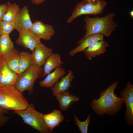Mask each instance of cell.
<instances>
[{
    "label": "cell",
    "mask_w": 133,
    "mask_h": 133,
    "mask_svg": "<svg viewBox=\"0 0 133 133\" xmlns=\"http://www.w3.org/2000/svg\"><path fill=\"white\" fill-rule=\"evenodd\" d=\"M118 84V81L114 82L100 92L98 99L92 100L91 105L96 114L101 116L104 114L114 115L122 108L124 100L115 93V89Z\"/></svg>",
    "instance_id": "obj_1"
},
{
    "label": "cell",
    "mask_w": 133,
    "mask_h": 133,
    "mask_svg": "<svg viewBox=\"0 0 133 133\" xmlns=\"http://www.w3.org/2000/svg\"><path fill=\"white\" fill-rule=\"evenodd\" d=\"M115 15V13H111L102 17H85L84 19L85 23L84 27L86 31V33L83 37L78 42V44H79L87 37L92 35L100 34L104 36H110L112 32L118 26L113 20Z\"/></svg>",
    "instance_id": "obj_2"
},
{
    "label": "cell",
    "mask_w": 133,
    "mask_h": 133,
    "mask_svg": "<svg viewBox=\"0 0 133 133\" xmlns=\"http://www.w3.org/2000/svg\"><path fill=\"white\" fill-rule=\"evenodd\" d=\"M29 104L23 93L15 85L0 87V106L13 111L23 109Z\"/></svg>",
    "instance_id": "obj_3"
},
{
    "label": "cell",
    "mask_w": 133,
    "mask_h": 133,
    "mask_svg": "<svg viewBox=\"0 0 133 133\" xmlns=\"http://www.w3.org/2000/svg\"><path fill=\"white\" fill-rule=\"evenodd\" d=\"M13 113L19 116L25 123L40 133H50L44 121L43 114L35 109L33 103H29L25 109L13 111Z\"/></svg>",
    "instance_id": "obj_4"
},
{
    "label": "cell",
    "mask_w": 133,
    "mask_h": 133,
    "mask_svg": "<svg viewBox=\"0 0 133 133\" xmlns=\"http://www.w3.org/2000/svg\"><path fill=\"white\" fill-rule=\"evenodd\" d=\"M107 3L102 0H83L78 3L67 20L69 24L79 16L83 15H96L103 12Z\"/></svg>",
    "instance_id": "obj_5"
},
{
    "label": "cell",
    "mask_w": 133,
    "mask_h": 133,
    "mask_svg": "<svg viewBox=\"0 0 133 133\" xmlns=\"http://www.w3.org/2000/svg\"><path fill=\"white\" fill-rule=\"evenodd\" d=\"M43 67L32 65L18 76L14 85L22 93L28 91L29 95H31L34 82L37 79L43 78Z\"/></svg>",
    "instance_id": "obj_6"
},
{
    "label": "cell",
    "mask_w": 133,
    "mask_h": 133,
    "mask_svg": "<svg viewBox=\"0 0 133 133\" xmlns=\"http://www.w3.org/2000/svg\"><path fill=\"white\" fill-rule=\"evenodd\" d=\"M119 94L126 105L125 119L128 124L133 125V86L130 81L125 88L121 90Z\"/></svg>",
    "instance_id": "obj_7"
},
{
    "label": "cell",
    "mask_w": 133,
    "mask_h": 133,
    "mask_svg": "<svg viewBox=\"0 0 133 133\" xmlns=\"http://www.w3.org/2000/svg\"><path fill=\"white\" fill-rule=\"evenodd\" d=\"M18 75L8 67L4 56L0 57V87L14 85Z\"/></svg>",
    "instance_id": "obj_8"
},
{
    "label": "cell",
    "mask_w": 133,
    "mask_h": 133,
    "mask_svg": "<svg viewBox=\"0 0 133 133\" xmlns=\"http://www.w3.org/2000/svg\"><path fill=\"white\" fill-rule=\"evenodd\" d=\"M19 36L16 43L33 52L36 47L41 42L40 39L34 35L31 30L18 32Z\"/></svg>",
    "instance_id": "obj_9"
},
{
    "label": "cell",
    "mask_w": 133,
    "mask_h": 133,
    "mask_svg": "<svg viewBox=\"0 0 133 133\" xmlns=\"http://www.w3.org/2000/svg\"><path fill=\"white\" fill-rule=\"evenodd\" d=\"M14 22L15 29L18 32L31 30L33 23L27 6H25L19 9Z\"/></svg>",
    "instance_id": "obj_10"
},
{
    "label": "cell",
    "mask_w": 133,
    "mask_h": 133,
    "mask_svg": "<svg viewBox=\"0 0 133 133\" xmlns=\"http://www.w3.org/2000/svg\"><path fill=\"white\" fill-rule=\"evenodd\" d=\"M31 30L40 39L45 40H50L55 33L52 26L45 24L39 20H36L33 23Z\"/></svg>",
    "instance_id": "obj_11"
},
{
    "label": "cell",
    "mask_w": 133,
    "mask_h": 133,
    "mask_svg": "<svg viewBox=\"0 0 133 133\" xmlns=\"http://www.w3.org/2000/svg\"><path fill=\"white\" fill-rule=\"evenodd\" d=\"M52 51V49L46 47L41 42L32 53L33 65L42 66Z\"/></svg>",
    "instance_id": "obj_12"
},
{
    "label": "cell",
    "mask_w": 133,
    "mask_h": 133,
    "mask_svg": "<svg viewBox=\"0 0 133 133\" xmlns=\"http://www.w3.org/2000/svg\"><path fill=\"white\" fill-rule=\"evenodd\" d=\"M109 45L108 42L103 40L98 41L92 44L83 51L85 56L90 60L96 56L106 52V47Z\"/></svg>",
    "instance_id": "obj_13"
},
{
    "label": "cell",
    "mask_w": 133,
    "mask_h": 133,
    "mask_svg": "<svg viewBox=\"0 0 133 133\" xmlns=\"http://www.w3.org/2000/svg\"><path fill=\"white\" fill-rule=\"evenodd\" d=\"M66 74L65 69L61 66L58 67L47 75L44 79L39 82V85L42 87L51 88Z\"/></svg>",
    "instance_id": "obj_14"
},
{
    "label": "cell",
    "mask_w": 133,
    "mask_h": 133,
    "mask_svg": "<svg viewBox=\"0 0 133 133\" xmlns=\"http://www.w3.org/2000/svg\"><path fill=\"white\" fill-rule=\"evenodd\" d=\"M74 78L73 72L71 70H69L68 73L62 77L60 80L51 88L53 95L55 97L60 93L68 90L71 87V83Z\"/></svg>",
    "instance_id": "obj_15"
},
{
    "label": "cell",
    "mask_w": 133,
    "mask_h": 133,
    "mask_svg": "<svg viewBox=\"0 0 133 133\" xmlns=\"http://www.w3.org/2000/svg\"><path fill=\"white\" fill-rule=\"evenodd\" d=\"M43 116L50 133L63 121L64 118L61 111L57 110H54L48 114H43Z\"/></svg>",
    "instance_id": "obj_16"
},
{
    "label": "cell",
    "mask_w": 133,
    "mask_h": 133,
    "mask_svg": "<svg viewBox=\"0 0 133 133\" xmlns=\"http://www.w3.org/2000/svg\"><path fill=\"white\" fill-rule=\"evenodd\" d=\"M55 97L60 109L63 111L67 110L74 102L80 99L78 97L71 94L67 91L60 93Z\"/></svg>",
    "instance_id": "obj_17"
},
{
    "label": "cell",
    "mask_w": 133,
    "mask_h": 133,
    "mask_svg": "<svg viewBox=\"0 0 133 133\" xmlns=\"http://www.w3.org/2000/svg\"><path fill=\"white\" fill-rule=\"evenodd\" d=\"M60 54L53 52L46 59L44 65L43 78L56 68L61 66L64 62Z\"/></svg>",
    "instance_id": "obj_18"
},
{
    "label": "cell",
    "mask_w": 133,
    "mask_h": 133,
    "mask_svg": "<svg viewBox=\"0 0 133 133\" xmlns=\"http://www.w3.org/2000/svg\"><path fill=\"white\" fill-rule=\"evenodd\" d=\"M104 36L100 34H97L89 36L83 40L79 45L70 51L68 54L73 56L76 53L83 51L93 43L99 40H103Z\"/></svg>",
    "instance_id": "obj_19"
},
{
    "label": "cell",
    "mask_w": 133,
    "mask_h": 133,
    "mask_svg": "<svg viewBox=\"0 0 133 133\" xmlns=\"http://www.w3.org/2000/svg\"><path fill=\"white\" fill-rule=\"evenodd\" d=\"M4 56L6 62L9 68L18 75L19 57V51L14 49Z\"/></svg>",
    "instance_id": "obj_20"
},
{
    "label": "cell",
    "mask_w": 133,
    "mask_h": 133,
    "mask_svg": "<svg viewBox=\"0 0 133 133\" xmlns=\"http://www.w3.org/2000/svg\"><path fill=\"white\" fill-rule=\"evenodd\" d=\"M33 65L32 53L27 52H19L18 76Z\"/></svg>",
    "instance_id": "obj_21"
},
{
    "label": "cell",
    "mask_w": 133,
    "mask_h": 133,
    "mask_svg": "<svg viewBox=\"0 0 133 133\" xmlns=\"http://www.w3.org/2000/svg\"><path fill=\"white\" fill-rule=\"evenodd\" d=\"M7 6L2 20L9 22H14L20 9L19 5L15 3L12 4L9 1L7 2Z\"/></svg>",
    "instance_id": "obj_22"
},
{
    "label": "cell",
    "mask_w": 133,
    "mask_h": 133,
    "mask_svg": "<svg viewBox=\"0 0 133 133\" xmlns=\"http://www.w3.org/2000/svg\"><path fill=\"white\" fill-rule=\"evenodd\" d=\"M0 48L1 56H4L15 49L9 35L4 34L0 36Z\"/></svg>",
    "instance_id": "obj_23"
},
{
    "label": "cell",
    "mask_w": 133,
    "mask_h": 133,
    "mask_svg": "<svg viewBox=\"0 0 133 133\" xmlns=\"http://www.w3.org/2000/svg\"><path fill=\"white\" fill-rule=\"evenodd\" d=\"M15 29L14 22H9L2 20L0 22V36L9 34Z\"/></svg>",
    "instance_id": "obj_24"
},
{
    "label": "cell",
    "mask_w": 133,
    "mask_h": 133,
    "mask_svg": "<svg viewBox=\"0 0 133 133\" xmlns=\"http://www.w3.org/2000/svg\"><path fill=\"white\" fill-rule=\"evenodd\" d=\"M91 118L90 115H89L86 120L84 121H81L76 116H74V119L76 125L82 133H88V126Z\"/></svg>",
    "instance_id": "obj_25"
},
{
    "label": "cell",
    "mask_w": 133,
    "mask_h": 133,
    "mask_svg": "<svg viewBox=\"0 0 133 133\" xmlns=\"http://www.w3.org/2000/svg\"><path fill=\"white\" fill-rule=\"evenodd\" d=\"M9 111L0 106V126H2L6 124L9 120V117L7 114Z\"/></svg>",
    "instance_id": "obj_26"
},
{
    "label": "cell",
    "mask_w": 133,
    "mask_h": 133,
    "mask_svg": "<svg viewBox=\"0 0 133 133\" xmlns=\"http://www.w3.org/2000/svg\"><path fill=\"white\" fill-rule=\"evenodd\" d=\"M7 6V3L0 4V22L2 20L3 16L6 12Z\"/></svg>",
    "instance_id": "obj_27"
},
{
    "label": "cell",
    "mask_w": 133,
    "mask_h": 133,
    "mask_svg": "<svg viewBox=\"0 0 133 133\" xmlns=\"http://www.w3.org/2000/svg\"><path fill=\"white\" fill-rule=\"evenodd\" d=\"M32 3L36 5L41 4L45 1L46 0H31Z\"/></svg>",
    "instance_id": "obj_28"
},
{
    "label": "cell",
    "mask_w": 133,
    "mask_h": 133,
    "mask_svg": "<svg viewBox=\"0 0 133 133\" xmlns=\"http://www.w3.org/2000/svg\"><path fill=\"white\" fill-rule=\"evenodd\" d=\"M130 15L131 17H133V10L131 11L130 13Z\"/></svg>",
    "instance_id": "obj_29"
},
{
    "label": "cell",
    "mask_w": 133,
    "mask_h": 133,
    "mask_svg": "<svg viewBox=\"0 0 133 133\" xmlns=\"http://www.w3.org/2000/svg\"><path fill=\"white\" fill-rule=\"evenodd\" d=\"M1 56V53L0 51V57Z\"/></svg>",
    "instance_id": "obj_30"
}]
</instances>
